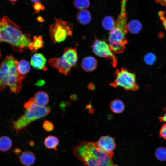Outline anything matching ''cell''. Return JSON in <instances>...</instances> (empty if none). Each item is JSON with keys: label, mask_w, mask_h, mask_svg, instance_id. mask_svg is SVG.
Returning <instances> with one entry per match:
<instances>
[{"label": "cell", "mask_w": 166, "mask_h": 166, "mask_svg": "<svg viewBox=\"0 0 166 166\" xmlns=\"http://www.w3.org/2000/svg\"><path fill=\"white\" fill-rule=\"evenodd\" d=\"M72 150L84 166H118L113 162V156L100 149L96 142H81Z\"/></svg>", "instance_id": "obj_1"}, {"label": "cell", "mask_w": 166, "mask_h": 166, "mask_svg": "<svg viewBox=\"0 0 166 166\" xmlns=\"http://www.w3.org/2000/svg\"><path fill=\"white\" fill-rule=\"evenodd\" d=\"M30 34L24 33L20 26L7 16L0 19V42L10 45L14 51L23 52L32 42Z\"/></svg>", "instance_id": "obj_2"}, {"label": "cell", "mask_w": 166, "mask_h": 166, "mask_svg": "<svg viewBox=\"0 0 166 166\" xmlns=\"http://www.w3.org/2000/svg\"><path fill=\"white\" fill-rule=\"evenodd\" d=\"M16 60L12 55L7 56L0 65V91L6 87L11 92L18 93L25 76L20 74L16 68Z\"/></svg>", "instance_id": "obj_3"}, {"label": "cell", "mask_w": 166, "mask_h": 166, "mask_svg": "<svg viewBox=\"0 0 166 166\" xmlns=\"http://www.w3.org/2000/svg\"><path fill=\"white\" fill-rule=\"evenodd\" d=\"M126 14L124 9H122L114 28L110 31L108 41L112 50L115 53H122L128 43L126 35L128 30Z\"/></svg>", "instance_id": "obj_4"}, {"label": "cell", "mask_w": 166, "mask_h": 166, "mask_svg": "<svg viewBox=\"0 0 166 166\" xmlns=\"http://www.w3.org/2000/svg\"><path fill=\"white\" fill-rule=\"evenodd\" d=\"M50 111L49 107L40 106L35 102L25 109L24 114L13 122L14 128L17 131L22 129L31 122L46 116Z\"/></svg>", "instance_id": "obj_5"}, {"label": "cell", "mask_w": 166, "mask_h": 166, "mask_svg": "<svg viewBox=\"0 0 166 166\" xmlns=\"http://www.w3.org/2000/svg\"><path fill=\"white\" fill-rule=\"evenodd\" d=\"M110 85L115 88L120 86L127 91H136L139 86L136 83V76L123 67L117 69L115 73V79L109 84Z\"/></svg>", "instance_id": "obj_6"}, {"label": "cell", "mask_w": 166, "mask_h": 166, "mask_svg": "<svg viewBox=\"0 0 166 166\" xmlns=\"http://www.w3.org/2000/svg\"><path fill=\"white\" fill-rule=\"evenodd\" d=\"M73 25L71 23L56 18L49 28L50 37L54 43H60L72 35Z\"/></svg>", "instance_id": "obj_7"}, {"label": "cell", "mask_w": 166, "mask_h": 166, "mask_svg": "<svg viewBox=\"0 0 166 166\" xmlns=\"http://www.w3.org/2000/svg\"><path fill=\"white\" fill-rule=\"evenodd\" d=\"M92 48L96 55L111 60L112 66L116 67L117 64V57L109 44L104 41L96 39L92 45Z\"/></svg>", "instance_id": "obj_8"}, {"label": "cell", "mask_w": 166, "mask_h": 166, "mask_svg": "<svg viewBox=\"0 0 166 166\" xmlns=\"http://www.w3.org/2000/svg\"><path fill=\"white\" fill-rule=\"evenodd\" d=\"M96 142L100 149L113 156V151L116 146L114 137L109 136H103Z\"/></svg>", "instance_id": "obj_9"}, {"label": "cell", "mask_w": 166, "mask_h": 166, "mask_svg": "<svg viewBox=\"0 0 166 166\" xmlns=\"http://www.w3.org/2000/svg\"><path fill=\"white\" fill-rule=\"evenodd\" d=\"M48 63L51 67L56 68L60 73L65 75L68 74L72 67L62 56L52 58L48 61Z\"/></svg>", "instance_id": "obj_10"}, {"label": "cell", "mask_w": 166, "mask_h": 166, "mask_svg": "<svg viewBox=\"0 0 166 166\" xmlns=\"http://www.w3.org/2000/svg\"><path fill=\"white\" fill-rule=\"evenodd\" d=\"M46 61V59L43 55L35 53L31 57L30 63L33 67L35 69L46 70L47 68L45 66Z\"/></svg>", "instance_id": "obj_11"}, {"label": "cell", "mask_w": 166, "mask_h": 166, "mask_svg": "<svg viewBox=\"0 0 166 166\" xmlns=\"http://www.w3.org/2000/svg\"><path fill=\"white\" fill-rule=\"evenodd\" d=\"M62 57L71 67L74 66L78 60L76 49L71 47L65 49Z\"/></svg>", "instance_id": "obj_12"}, {"label": "cell", "mask_w": 166, "mask_h": 166, "mask_svg": "<svg viewBox=\"0 0 166 166\" xmlns=\"http://www.w3.org/2000/svg\"><path fill=\"white\" fill-rule=\"evenodd\" d=\"M19 161L24 166H31L35 163L36 157L34 153L30 151H24L19 156Z\"/></svg>", "instance_id": "obj_13"}, {"label": "cell", "mask_w": 166, "mask_h": 166, "mask_svg": "<svg viewBox=\"0 0 166 166\" xmlns=\"http://www.w3.org/2000/svg\"><path fill=\"white\" fill-rule=\"evenodd\" d=\"M97 65V60L93 57L91 56L84 58L81 64L82 69L87 72H91L95 70Z\"/></svg>", "instance_id": "obj_14"}, {"label": "cell", "mask_w": 166, "mask_h": 166, "mask_svg": "<svg viewBox=\"0 0 166 166\" xmlns=\"http://www.w3.org/2000/svg\"><path fill=\"white\" fill-rule=\"evenodd\" d=\"M35 103L38 105L45 106L49 103V98L48 94L44 91L36 93L33 97Z\"/></svg>", "instance_id": "obj_15"}, {"label": "cell", "mask_w": 166, "mask_h": 166, "mask_svg": "<svg viewBox=\"0 0 166 166\" xmlns=\"http://www.w3.org/2000/svg\"><path fill=\"white\" fill-rule=\"evenodd\" d=\"M76 17L77 21L84 25L89 24L91 19V14L86 10H80L77 13Z\"/></svg>", "instance_id": "obj_16"}, {"label": "cell", "mask_w": 166, "mask_h": 166, "mask_svg": "<svg viewBox=\"0 0 166 166\" xmlns=\"http://www.w3.org/2000/svg\"><path fill=\"white\" fill-rule=\"evenodd\" d=\"M44 144L47 148L56 151L59 144V140L57 137L54 136H48L45 139Z\"/></svg>", "instance_id": "obj_17"}, {"label": "cell", "mask_w": 166, "mask_h": 166, "mask_svg": "<svg viewBox=\"0 0 166 166\" xmlns=\"http://www.w3.org/2000/svg\"><path fill=\"white\" fill-rule=\"evenodd\" d=\"M16 68L18 73L23 76L29 73L31 68L29 63L24 59L17 61Z\"/></svg>", "instance_id": "obj_18"}, {"label": "cell", "mask_w": 166, "mask_h": 166, "mask_svg": "<svg viewBox=\"0 0 166 166\" xmlns=\"http://www.w3.org/2000/svg\"><path fill=\"white\" fill-rule=\"evenodd\" d=\"M110 107L113 112L116 113H120L124 110L125 105L121 100L116 99L113 100L111 102Z\"/></svg>", "instance_id": "obj_19"}, {"label": "cell", "mask_w": 166, "mask_h": 166, "mask_svg": "<svg viewBox=\"0 0 166 166\" xmlns=\"http://www.w3.org/2000/svg\"><path fill=\"white\" fill-rule=\"evenodd\" d=\"M43 41L41 36H34L33 41L30 45L29 49L32 51V53H36L38 49L43 47Z\"/></svg>", "instance_id": "obj_20"}, {"label": "cell", "mask_w": 166, "mask_h": 166, "mask_svg": "<svg viewBox=\"0 0 166 166\" xmlns=\"http://www.w3.org/2000/svg\"><path fill=\"white\" fill-rule=\"evenodd\" d=\"M12 145V142L9 137L5 136L0 137V151H8L11 148Z\"/></svg>", "instance_id": "obj_21"}, {"label": "cell", "mask_w": 166, "mask_h": 166, "mask_svg": "<svg viewBox=\"0 0 166 166\" xmlns=\"http://www.w3.org/2000/svg\"><path fill=\"white\" fill-rule=\"evenodd\" d=\"M128 31L131 33L135 34L138 33L141 30L142 26L141 23L137 20H131L127 24Z\"/></svg>", "instance_id": "obj_22"}, {"label": "cell", "mask_w": 166, "mask_h": 166, "mask_svg": "<svg viewBox=\"0 0 166 166\" xmlns=\"http://www.w3.org/2000/svg\"><path fill=\"white\" fill-rule=\"evenodd\" d=\"M116 21L112 17L106 16L102 20V24L103 27L106 30L111 31L114 27Z\"/></svg>", "instance_id": "obj_23"}, {"label": "cell", "mask_w": 166, "mask_h": 166, "mask_svg": "<svg viewBox=\"0 0 166 166\" xmlns=\"http://www.w3.org/2000/svg\"><path fill=\"white\" fill-rule=\"evenodd\" d=\"M155 155L156 158L160 161H166V147L160 146L155 151Z\"/></svg>", "instance_id": "obj_24"}, {"label": "cell", "mask_w": 166, "mask_h": 166, "mask_svg": "<svg viewBox=\"0 0 166 166\" xmlns=\"http://www.w3.org/2000/svg\"><path fill=\"white\" fill-rule=\"evenodd\" d=\"M74 5L77 9L81 10L89 8L90 3L89 0H74Z\"/></svg>", "instance_id": "obj_25"}, {"label": "cell", "mask_w": 166, "mask_h": 166, "mask_svg": "<svg viewBox=\"0 0 166 166\" xmlns=\"http://www.w3.org/2000/svg\"><path fill=\"white\" fill-rule=\"evenodd\" d=\"M155 55L152 53H147L144 57V60L145 63L149 65H152L156 61Z\"/></svg>", "instance_id": "obj_26"}, {"label": "cell", "mask_w": 166, "mask_h": 166, "mask_svg": "<svg viewBox=\"0 0 166 166\" xmlns=\"http://www.w3.org/2000/svg\"><path fill=\"white\" fill-rule=\"evenodd\" d=\"M43 129L47 132H51L53 130L54 126L53 124L48 120H45L43 123Z\"/></svg>", "instance_id": "obj_27"}, {"label": "cell", "mask_w": 166, "mask_h": 166, "mask_svg": "<svg viewBox=\"0 0 166 166\" xmlns=\"http://www.w3.org/2000/svg\"><path fill=\"white\" fill-rule=\"evenodd\" d=\"M158 15L160 19L162 21L163 24L166 30V10L164 11H160Z\"/></svg>", "instance_id": "obj_28"}, {"label": "cell", "mask_w": 166, "mask_h": 166, "mask_svg": "<svg viewBox=\"0 0 166 166\" xmlns=\"http://www.w3.org/2000/svg\"><path fill=\"white\" fill-rule=\"evenodd\" d=\"M34 9L36 10L35 13H38L40 11L44 9V6L38 2H35L33 6Z\"/></svg>", "instance_id": "obj_29"}, {"label": "cell", "mask_w": 166, "mask_h": 166, "mask_svg": "<svg viewBox=\"0 0 166 166\" xmlns=\"http://www.w3.org/2000/svg\"><path fill=\"white\" fill-rule=\"evenodd\" d=\"M160 136L166 140V124H165L162 126L160 132Z\"/></svg>", "instance_id": "obj_30"}, {"label": "cell", "mask_w": 166, "mask_h": 166, "mask_svg": "<svg viewBox=\"0 0 166 166\" xmlns=\"http://www.w3.org/2000/svg\"><path fill=\"white\" fill-rule=\"evenodd\" d=\"M164 109L166 111V107L164 108ZM159 119L160 121L166 122V113L163 116L160 117Z\"/></svg>", "instance_id": "obj_31"}, {"label": "cell", "mask_w": 166, "mask_h": 166, "mask_svg": "<svg viewBox=\"0 0 166 166\" xmlns=\"http://www.w3.org/2000/svg\"><path fill=\"white\" fill-rule=\"evenodd\" d=\"M162 6H166V0H155Z\"/></svg>", "instance_id": "obj_32"}, {"label": "cell", "mask_w": 166, "mask_h": 166, "mask_svg": "<svg viewBox=\"0 0 166 166\" xmlns=\"http://www.w3.org/2000/svg\"><path fill=\"white\" fill-rule=\"evenodd\" d=\"M45 83V82L43 80H40L38 81L36 83V85L37 86H41Z\"/></svg>", "instance_id": "obj_33"}, {"label": "cell", "mask_w": 166, "mask_h": 166, "mask_svg": "<svg viewBox=\"0 0 166 166\" xmlns=\"http://www.w3.org/2000/svg\"><path fill=\"white\" fill-rule=\"evenodd\" d=\"M88 88L89 89H93L94 88V86L92 84H90L88 86Z\"/></svg>", "instance_id": "obj_34"}, {"label": "cell", "mask_w": 166, "mask_h": 166, "mask_svg": "<svg viewBox=\"0 0 166 166\" xmlns=\"http://www.w3.org/2000/svg\"><path fill=\"white\" fill-rule=\"evenodd\" d=\"M38 20L40 22H42L43 21V19L41 17H38L37 18Z\"/></svg>", "instance_id": "obj_35"}, {"label": "cell", "mask_w": 166, "mask_h": 166, "mask_svg": "<svg viewBox=\"0 0 166 166\" xmlns=\"http://www.w3.org/2000/svg\"><path fill=\"white\" fill-rule=\"evenodd\" d=\"M29 144L30 146H33L34 144V143L33 141H30L29 143Z\"/></svg>", "instance_id": "obj_36"}, {"label": "cell", "mask_w": 166, "mask_h": 166, "mask_svg": "<svg viewBox=\"0 0 166 166\" xmlns=\"http://www.w3.org/2000/svg\"><path fill=\"white\" fill-rule=\"evenodd\" d=\"M32 1L35 2H38V1L42 0H31Z\"/></svg>", "instance_id": "obj_37"}, {"label": "cell", "mask_w": 166, "mask_h": 166, "mask_svg": "<svg viewBox=\"0 0 166 166\" xmlns=\"http://www.w3.org/2000/svg\"><path fill=\"white\" fill-rule=\"evenodd\" d=\"M13 2H15L17 0H8Z\"/></svg>", "instance_id": "obj_38"}, {"label": "cell", "mask_w": 166, "mask_h": 166, "mask_svg": "<svg viewBox=\"0 0 166 166\" xmlns=\"http://www.w3.org/2000/svg\"><path fill=\"white\" fill-rule=\"evenodd\" d=\"M1 56V53L0 51V58Z\"/></svg>", "instance_id": "obj_39"}]
</instances>
